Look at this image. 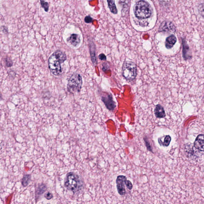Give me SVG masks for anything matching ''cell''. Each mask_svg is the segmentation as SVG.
<instances>
[{
  "label": "cell",
  "instance_id": "cell-26",
  "mask_svg": "<svg viewBox=\"0 0 204 204\" xmlns=\"http://www.w3.org/2000/svg\"><path fill=\"white\" fill-rule=\"evenodd\" d=\"M100 59L101 60H106V57L105 56V54H101L98 56Z\"/></svg>",
  "mask_w": 204,
  "mask_h": 204
},
{
  "label": "cell",
  "instance_id": "cell-11",
  "mask_svg": "<svg viewBox=\"0 0 204 204\" xmlns=\"http://www.w3.org/2000/svg\"><path fill=\"white\" fill-rule=\"evenodd\" d=\"M67 41L74 47H76L80 43V36L78 34H73L67 38Z\"/></svg>",
  "mask_w": 204,
  "mask_h": 204
},
{
  "label": "cell",
  "instance_id": "cell-16",
  "mask_svg": "<svg viewBox=\"0 0 204 204\" xmlns=\"http://www.w3.org/2000/svg\"><path fill=\"white\" fill-rule=\"evenodd\" d=\"M47 189V187L45 184H42L38 186V188L36 192V195L39 196H40L45 192V191Z\"/></svg>",
  "mask_w": 204,
  "mask_h": 204
},
{
  "label": "cell",
  "instance_id": "cell-3",
  "mask_svg": "<svg viewBox=\"0 0 204 204\" xmlns=\"http://www.w3.org/2000/svg\"><path fill=\"white\" fill-rule=\"evenodd\" d=\"M151 7L149 4L145 1H139L135 4L134 8V13L138 18L146 19L151 16Z\"/></svg>",
  "mask_w": 204,
  "mask_h": 204
},
{
  "label": "cell",
  "instance_id": "cell-20",
  "mask_svg": "<svg viewBox=\"0 0 204 204\" xmlns=\"http://www.w3.org/2000/svg\"><path fill=\"white\" fill-rule=\"evenodd\" d=\"M4 62H5V64H6V66L7 67H11L13 66V62L11 59L9 58V57H7L4 60Z\"/></svg>",
  "mask_w": 204,
  "mask_h": 204
},
{
  "label": "cell",
  "instance_id": "cell-21",
  "mask_svg": "<svg viewBox=\"0 0 204 204\" xmlns=\"http://www.w3.org/2000/svg\"><path fill=\"white\" fill-rule=\"evenodd\" d=\"M144 140L145 144H146V147H147V150L152 152V148L149 141L148 140L147 138H146V137H144Z\"/></svg>",
  "mask_w": 204,
  "mask_h": 204
},
{
  "label": "cell",
  "instance_id": "cell-15",
  "mask_svg": "<svg viewBox=\"0 0 204 204\" xmlns=\"http://www.w3.org/2000/svg\"><path fill=\"white\" fill-rule=\"evenodd\" d=\"M171 140V137H170V136L169 135H166L164 137V141L159 143V144L161 146L167 147V146H169Z\"/></svg>",
  "mask_w": 204,
  "mask_h": 204
},
{
  "label": "cell",
  "instance_id": "cell-25",
  "mask_svg": "<svg viewBox=\"0 0 204 204\" xmlns=\"http://www.w3.org/2000/svg\"><path fill=\"white\" fill-rule=\"evenodd\" d=\"M199 12L203 15H204V4H201L199 6Z\"/></svg>",
  "mask_w": 204,
  "mask_h": 204
},
{
  "label": "cell",
  "instance_id": "cell-7",
  "mask_svg": "<svg viewBox=\"0 0 204 204\" xmlns=\"http://www.w3.org/2000/svg\"><path fill=\"white\" fill-rule=\"evenodd\" d=\"M159 32L167 33H175L176 28L172 22L165 21L162 23L159 28Z\"/></svg>",
  "mask_w": 204,
  "mask_h": 204
},
{
  "label": "cell",
  "instance_id": "cell-10",
  "mask_svg": "<svg viewBox=\"0 0 204 204\" xmlns=\"http://www.w3.org/2000/svg\"><path fill=\"white\" fill-rule=\"evenodd\" d=\"M196 149L200 151H204V135H199L196 137L194 143Z\"/></svg>",
  "mask_w": 204,
  "mask_h": 204
},
{
  "label": "cell",
  "instance_id": "cell-18",
  "mask_svg": "<svg viewBox=\"0 0 204 204\" xmlns=\"http://www.w3.org/2000/svg\"><path fill=\"white\" fill-rule=\"evenodd\" d=\"M95 48H93L92 45V44L90 45V50L91 56V58L92 61L94 64H96V55H95Z\"/></svg>",
  "mask_w": 204,
  "mask_h": 204
},
{
  "label": "cell",
  "instance_id": "cell-22",
  "mask_svg": "<svg viewBox=\"0 0 204 204\" xmlns=\"http://www.w3.org/2000/svg\"><path fill=\"white\" fill-rule=\"evenodd\" d=\"M84 21L86 23H90L92 22L93 18L90 16H86L84 19Z\"/></svg>",
  "mask_w": 204,
  "mask_h": 204
},
{
  "label": "cell",
  "instance_id": "cell-17",
  "mask_svg": "<svg viewBox=\"0 0 204 204\" xmlns=\"http://www.w3.org/2000/svg\"><path fill=\"white\" fill-rule=\"evenodd\" d=\"M31 176L29 175H25L24 176L22 180V184L24 187H26L28 185Z\"/></svg>",
  "mask_w": 204,
  "mask_h": 204
},
{
  "label": "cell",
  "instance_id": "cell-24",
  "mask_svg": "<svg viewBox=\"0 0 204 204\" xmlns=\"http://www.w3.org/2000/svg\"><path fill=\"white\" fill-rule=\"evenodd\" d=\"M44 197H45V198L47 199V200H50L51 198H53V195L51 193L48 192L45 194Z\"/></svg>",
  "mask_w": 204,
  "mask_h": 204
},
{
  "label": "cell",
  "instance_id": "cell-2",
  "mask_svg": "<svg viewBox=\"0 0 204 204\" xmlns=\"http://www.w3.org/2000/svg\"><path fill=\"white\" fill-rule=\"evenodd\" d=\"M64 185L68 190L74 193L79 192L83 187L82 182L79 176L72 172L66 175Z\"/></svg>",
  "mask_w": 204,
  "mask_h": 204
},
{
  "label": "cell",
  "instance_id": "cell-5",
  "mask_svg": "<svg viewBox=\"0 0 204 204\" xmlns=\"http://www.w3.org/2000/svg\"><path fill=\"white\" fill-rule=\"evenodd\" d=\"M137 67L136 64L130 61H125L123 66L122 74L126 79L132 80L136 78Z\"/></svg>",
  "mask_w": 204,
  "mask_h": 204
},
{
  "label": "cell",
  "instance_id": "cell-23",
  "mask_svg": "<svg viewBox=\"0 0 204 204\" xmlns=\"http://www.w3.org/2000/svg\"><path fill=\"white\" fill-rule=\"evenodd\" d=\"M126 187H127V188H128V189H129V190H131L132 188V183L130 181L127 180V181H126Z\"/></svg>",
  "mask_w": 204,
  "mask_h": 204
},
{
  "label": "cell",
  "instance_id": "cell-8",
  "mask_svg": "<svg viewBox=\"0 0 204 204\" xmlns=\"http://www.w3.org/2000/svg\"><path fill=\"white\" fill-rule=\"evenodd\" d=\"M101 99L106 106V108L109 110H113L116 108V103L113 100V97L110 94L103 96Z\"/></svg>",
  "mask_w": 204,
  "mask_h": 204
},
{
  "label": "cell",
  "instance_id": "cell-4",
  "mask_svg": "<svg viewBox=\"0 0 204 204\" xmlns=\"http://www.w3.org/2000/svg\"><path fill=\"white\" fill-rule=\"evenodd\" d=\"M81 76L78 73H74L70 77L67 85V90L71 93L79 92L82 85Z\"/></svg>",
  "mask_w": 204,
  "mask_h": 204
},
{
  "label": "cell",
  "instance_id": "cell-1",
  "mask_svg": "<svg viewBox=\"0 0 204 204\" xmlns=\"http://www.w3.org/2000/svg\"><path fill=\"white\" fill-rule=\"evenodd\" d=\"M67 59V55L65 52L57 50L50 56L48 59V66L50 72L52 75L59 76L62 72L61 64Z\"/></svg>",
  "mask_w": 204,
  "mask_h": 204
},
{
  "label": "cell",
  "instance_id": "cell-12",
  "mask_svg": "<svg viewBox=\"0 0 204 204\" xmlns=\"http://www.w3.org/2000/svg\"><path fill=\"white\" fill-rule=\"evenodd\" d=\"M155 116L157 118H163L166 116V113L164 108L160 105H157L154 109Z\"/></svg>",
  "mask_w": 204,
  "mask_h": 204
},
{
  "label": "cell",
  "instance_id": "cell-6",
  "mask_svg": "<svg viewBox=\"0 0 204 204\" xmlns=\"http://www.w3.org/2000/svg\"><path fill=\"white\" fill-rule=\"evenodd\" d=\"M127 180L126 176L123 175L118 176L116 178V187L118 193L120 195H125L126 194L125 185L126 184Z\"/></svg>",
  "mask_w": 204,
  "mask_h": 204
},
{
  "label": "cell",
  "instance_id": "cell-14",
  "mask_svg": "<svg viewBox=\"0 0 204 204\" xmlns=\"http://www.w3.org/2000/svg\"><path fill=\"white\" fill-rule=\"evenodd\" d=\"M108 6L110 11L113 14H116L117 13V8L115 3V1H107Z\"/></svg>",
  "mask_w": 204,
  "mask_h": 204
},
{
  "label": "cell",
  "instance_id": "cell-13",
  "mask_svg": "<svg viewBox=\"0 0 204 204\" xmlns=\"http://www.w3.org/2000/svg\"><path fill=\"white\" fill-rule=\"evenodd\" d=\"M177 42V38L174 35H171L166 38L165 45L166 48L171 49L174 46Z\"/></svg>",
  "mask_w": 204,
  "mask_h": 204
},
{
  "label": "cell",
  "instance_id": "cell-19",
  "mask_svg": "<svg viewBox=\"0 0 204 204\" xmlns=\"http://www.w3.org/2000/svg\"><path fill=\"white\" fill-rule=\"evenodd\" d=\"M40 2L42 8L44 9V11L46 12H48L49 8V4L48 2L44 1H40Z\"/></svg>",
  "mask_w": 204,
  "mask_h": 204
},
{
  "label": "cell",
  "instance_id": "cell-9",
  "mask_svg": "<svg viewBox=\"0 0 204 204\" xmlns=\"http://www.w3.org/2000/svg\"><path fill=\"white\" fill-rule=\"evenodd\" d=\"M182 40L183 58L185 60L190 59L191 58L192 56L191 55L189 46L187 44L185 39L182 38Z\"/></svg>",
  "mask_w": 204,
  "mask_h": 204
}]
</instances>
